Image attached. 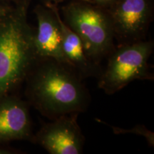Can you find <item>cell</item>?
<instances>
[{"mask_svg": "<svg viewBox=\"0 0 154 154\" xmlns=\"http://www.w3.org/2000/svg\"><path fill=\"white\" fill-rule=\"evenodd\" d=\"M18 2L19 0H0V2Z\"/></svg>", "mask_w": 154, "mask_h": 154, "instance_id": "obj_15", "label": "cell"}, {"mask_svg": "<svg viewBox=\"0 0 154 154\" xmlns=\"http://www.w3.org/2000/svg\"><path fill=\"white\" fill-rule=\"evenodd\" d=\"M18 153H19V151L16 149L5 147V146H0V154H14Z\"/></svg>", "mask_w": 154, "mask_h": 154, "instance_id": "obj_13", "label": "cell"}, {"mask_svg": "<svg viewBox=\"0 0 154 154\" xmlns=\"http://www.w3.org/2000/svg\"><path fill=\"white\" fill-rule=\"evenodd\" d=\"M29 106L27 101L12 94L0 98V145L14 140L32 141Z\"/></svg>", "mask_w": 154, "mask_h": 154, "instance_id": "obj_8", "label": "cell"}, {"mask_svg": "<svg viewBox=\"0 0 154 154\" xmlns=\"http://www.w3.org/2000/svg\"><path fill=\"white\" fill-rule=\"evenodd\" d=\"M59 19L62 36L63 53L69 65L83 79L90 77L99 78L103 69L101 66L89 59L82 40L63 22L61 13Z\"/></svg>", "mask_w": 154, "mask_h": 154, "instance_id": "obj_9", "label": "cell"}, {"mask_svg": "<svg viewBox=\"0 0 154 154\" xmlns=\"http://www.w3.org/2000/svg\"><path fill=\"white\" fill-rule=\"evenodd\" d=\"M31 0H19L0 18V98L11 94L25 82L39 58L35 28L28 22Z\"/></svg>", "mask_w": 154, "mask_h": 154, "instance_id": "obj_2", "label": "cell"}, {"mask_svg": "<svg viewBox=\"0 0 154 154\" xmlns=\"http://www.w3.org/2000/svg\"><path fill=\"white\" fill-rule=\"evenodd\" d=\"M37 27L34 36L36 53L39 59H51L69 65L63 55L62 36L59 23L60 10L57 4L45 2L38 5L34 9Z\"/></svg>", "mask_w": 154, "mask_h": 154, "instance_id": "obj_7", "label": "cell"}, {"mask_svg": "<svg viewBox=\"0 0 154 154\" xmlns=\"http://www.w3.org/2000/svg\"><path fill=\"white\" fill-rule=\"evenodd\" d=\"M79 113L63 115L43 125L34 134L32 143L50 154H81L85 136L78 124Z\"/></svg>", "mask_w": 154, "mask_h": 154, "instance_id": "obj_6", "label": "cell"}, {"mask_svg": "<svg viewBox=\"0 0 154 154\" xmlns=\"http://www.w3.org/2000/svg\"><path fill=\"white\" fill-rule=\"evenodd\" d=\"M63 22L74 31L88 57L101 66L114 49L115 34L109 11L93 3L72 0L61 9Z\"/></svg>", "mask_w": 154, "mask_h": 154, "instance_id": "obj_3", "label": "cell"}, {"mask_svg": "<svg viewBox=\"0 0 154 154\" xmlns=\"http://www.w3.org/2000/svg\"><path fill=\"white\" fill-rule=\"evenodd\" d=\"M44 1L48 2L58 4V3L62 2H64V1H72V0H44ZM79 1H84V2H91V0H79Z\"/></svg>", "mask_w": 154, "mask_h": 154, "instance_id": "obj_14", "label": "cell"}, {"mask_svg": "<svg viewBox=\"0 0 154 154\" xmlns=\"http://www.w3.org/2000/svg\"><path fill=\"white\" fill-rule=\"evenodd\" d=\"M12 6L8 5L4 2H0V18L7 14L8 11L11 9Z\"/></svg>", "mask_w": 154, "mask_h": 154, "instance_id": "obj_12", "label": "cell"}, {"mask_svg": "<svg viewBox=\"0 0 154 154\" xmlns=\"http://www.w3.org/2000/svg\"><path fill=\"white\" fill-rule=\"evenodd\" d=\"M96 121H99V123L101 124H106L108 126H109L113 131V133L116 135H126V134H134L137 135V136H142L145 138L147 143L149 144V146L151 147H154V133L148 128L142 124H138L131 128H120V127H117L114 126H111L108 123H106L104 121L100 120V119H96Z\"/></svg>", "mask_w": 154, "mask_h": 154, "instance_id": "obj_10", "label": "cell"}, {"mask_svg": "<svg viewBox=\"0 0 154 154\" xmlns=\"http://www.w3.org/2000/svg\"><path fill=\"white\" fill-rule=\"evenodd\" d=\"M108 11L119 44L146 39L153 19L154 0H117Z\"/></svg>", "mask_w": 154, "mask_h": 154, "instance_id": "obj_5", "label": "cell"}, {"mask_svg": "<svg viewBox=\"0 0 154 154\" xmlns=\"http://www.w3.org/2000/svg\"><path fill=\"white\" fill-rule=\"evenodd\" d=\"M153 49L154 42L151 39L116 46L98 78L99 88L107 95H113L134 81H153L149 64Z\"/></svg>", "mask_w": 154, "mask_h": 154, "instance_id": "obj_4", "label": "cell"}, {"mask_svg": "<svg viewBox=\"0 0 154 154\" xmlns=\"http://www.w3.org/2000/svg\"><path fill=\"white\" fill-rule=\"evenodd\" d=\"M83 80L68 65L38 59L25 80L28 103L50 120L85 112L91 96Z\"/></svg>", "mask_w": 154, "mask_h": 154, "instance_id": "obj_1", "label": "cell"}, {"mask_svg": "<svg viewBox=\"0 0 154 154\" xmlns=\"http://www.w3.org/2000/svg\"><path fill=\"white\" fill-rule=\"evenodd\" d=\"M116 2L117 0H91V3L106 9V10H109Z\"/></svg>", "mask_w": 154, "mask_h": 154, "instance_id": "obj_11", "label": "cell"}]
</instances>
